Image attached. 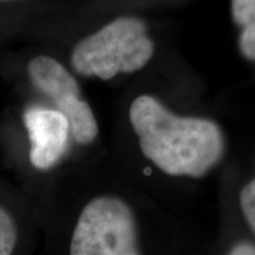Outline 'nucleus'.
Instances as JSON below:
<instances>
[{"instance_id": "6", "label": "nucleus", "mask_w": 255, "mask_h": 255, "mask_svg": "<svg viewBox=\"0 0 255 255\" xmlns=\"http://www.w3.org/2000/svg\"><path fill=\"white\" fill-rule=\"evenodd\" d=\"M17 244V227L11 215L0 207V255H8Z\"/></svg>"}, {"instance_id": "1", "label": "nucleus", "mask_w": 255, "mask_h": 255, "mask_svg": "<svg viewBox=\"0 0 255 255\" xmlns=\"http://www.w3.org/2000/svg\"><path fill=\"white\" fill-rule=\"evenodd\" d=\"M129 120L143 155L170 176H203L225 154V137L215 122L177 116L151 96L132 102Z\"/></svg>"}, {"instance_id": "9", "label": "nucleus", "mask_w": 255, "mask_h": 255, "mask_svg": "<svg viewBox=\"0 0 255 255\" xmlns=\"http://www.w3.org/2000/svg\"><path fill=\"white\" fill-rule=\"evenodd\" d=\"M239 47L245 58L255 62V25L242 28Z\"/></svg>"}, {"instance_id": "7", "label": "nucleus", "mask_w": 255, "mask_h": 255, "mask_svg": "<svg viewBox=\"0 0 255 255\" xmlns=\"http://www.w3.org/2000/svg\"><path fill=\"white\" fill-rule=\"evenodd\" d=\"M232 17L241 28L255 25V0H232Z\"/></svg>"}, {"instance_id": "3", "label": "nucleus", "mask_w": 255, "mask_h": 255, "mask_svg": "<svg viewBox=\"0 0 255 255\" xmlns=\"http://www.w3.org/2000/svg\"><path fill=\"white\" fill-rule=\"evenodd\" d=\"M72 255H136L135 216L127 202L115 196L91 200L82 210L70 245Z\"/></svg>"}, {"instance_id": "8", "label": "nucleus", "mask_w": 255, "mask_h": 255, "mask_svg": "<svg viewBox=\"0 0 255 255\" xmlns=\"http://www.w3.org/2000/svg\"><path fill=\"white\" fill-rule=\"evenodd\" d=\"M240 207L248 226L255 234V178L242 188Z\"/></svg>"}, {"instance_id": "10", "label": "nucleus", "mask_w": 255, "mask_h": 255, "mask_svg": "<svg viewBox=\"0 0 255 255\" xmlns=\"http://www.w3.org/2000/svg\"><path fill=\"white\" fill-rule=\"evenodd\" d=\"M231 254L235 255H253L255 254V246L251 244H239L232 248Z\"/></svg>"}, {"instance_id": "4", "label": "nucleus", "mask_w": 255, "mask_h": 255, "mask_svg": "<svg viewBox=\"0 0 255 255\" xmlns=\"http://www.w3.org/2000/svg\"><path fill=\"white\" fill-rule=\"evenodd\" d=\"M27 71L34 88L65 115L73 139L79 144L94 142L98 135V123L90 105L81 98L77 81L63 64L53 57L40 55L30 60Z\"/></svg>"}, {"instance_id": "11", "label": "nucleus", "mask_w": 255, "mask_h": 255, "mask_svg": "<svg viewBox=\"0 0 255 255\" xmlns=\"http://www.w3.org/2000/svg\"><path fill=\"white\" fill-rule=\"evenodd\" d=\"M27 0H0V2H23Z\"/></svg>"}, {"instance_id": "2", "label": "nucleus", "mask_w": 255, "mask_h": 255, "mask_svg": "<svg viewBox=\"0 0 255 255\" xmlns=\"http://www.w3.org/2000/svg\"><path fill=\"white\" fill-rule=\"evenodd\" d=\"M155 50L146 20L128 13L110 19L79 38L70 60L78 75L109 81L119 73H132L144 68Z\"/></svg>"}, {"instance_id": "5", "label": "nucleus", "mask_w": 255, "mask_h": 255, "mask_svg": "<svg viewBox=\"0 0 255 255\" xmlns=\"http://www.w3.org/2000/svg\"><path fill=\"white\" fill-rule=\"evenodd\" d=\"M30 137V161L40 170L52 168L62 157L71 133L70 123L59 110L30 108L24 114Z\"/></svg>"}]
</instances>
